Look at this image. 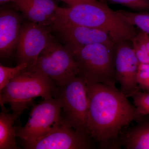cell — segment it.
Masks as SVG:
<instances>
[{
	"label": "cell",
	"instance_id": "cell-1",
	"mask_svg": "<svg viewBox=\"0 0 149 149\" xmlns=\"http://www.w3.org/2000/svg\"><path fill=\"white\" fill-rule=\"evenodd\" d=\"M86 82L89 101L88 134L101 146L108 147L123 128L143 116L115 85Z\"/></svg>",
	"mask_w": 149,
	"mask_h": 149
},
{
	"label": "cell",
	"instance_id": "cell-2",
	"mask_svg": "<svg viewBox=\"0 0 149 149\" xmlns=\"http://www.w3.org/2000/svg\"><path fill=\"white\" fill-rule=\"evenodd\" d=\"M77 25L99 29L109 35L115 44L131 42L139 31L105 4L83 3L68 8L58 7L52 27Z\"/></svg>",
	"mask_w": 149,
	"mask_h": 149
},
{
	"label": "cell",
	"instance_id": "cell-3",
	"mask_svg": "<svg viewBox=\"0 0 149 149\" xmlns=\"http://www.w3.org/2000/svg\"><path fill=\"white\" fill-rule=\"evenodd\" d=\"M57 88L54 82L47 75L28 67L10 80L0 92V103L10 104L11 109L20 114L28 108L33 99L41 97L52 98Z\"/></svg>",
	"mask_w": 149,
	"mask_h": 149
},
{
	"label": "cell",
	"instance_id": "cell-4",
	"mask_svg": "<svg viewBox=\"0 0 149 149\" xmlns=\"http://www.w3.org/2000/svg\"><path fill=\"white\" fill-rule=\"evenodd\" d=\"M115 45L95 44L70 51L78 64L80 75L86 81L115 85Z\"/></svg>",
	"mask_w": 149,
	"mask_h": 149
},
{
	"label": "cell",
	"instance_id": "cell-5",
	"mask_svg": "<svg viewBox=\"0 0 149 149\" xmlns=\"http://www.w3.org/2000/svg\"><path fill=\"white\" fill-rule=\"evenodd\" d=\"M58 87L54 97L58 98L61 102L66 122L75 130L89 136V101L85 78L81 75L76 76Z\"/></svg>",
	"mask_w": 149,
	"mask_h": 149
},
{
	"label": "cell",
	"instance_id": "cell-6",
	"mask_svg": "<svg viewBox=\"0 0 149 149\" xmlns=\"http://www.w3.org/2000/svg\"><path fill=\"white\" fill-rule=\"evenodd\" d=\"M33 68L53 80L58 86L80 75L79 66L72 52L54 38L43 49Z\"/></svg>",
	"mask_w": 149,
	"mask_h": 149
},
{
	"label": "cell",
	"instance_id": "cell-7",
	"mask_svg": "<svg viewBox=\"0 0 149 149\" xmlns=\"http://www.w3.org/2000/svg\"><path fill=\"white\" fill-rule=\"evenodd\" d=\"M62 105L59 99L54 97L45 100L34 107L25 125L15 126L16 137L22 143L35 142L53 130L64 120L62 117Z\"/></svg>",
	"mask_w": 149,
	"mask_h": 149
},
{
	"label": "cell",
	"instance_id": "cell-8",
	"mask_svg": "<svg viewBox=\"0 0 149 149\" xmlns=\"http://www.w3.org/2000/svg\"><path fill=\"white\" fill-rule=\"evenodd\" d=\"M52 30L50 27L29 21L22 24L17 47L18 64L35 66L40 53L53 38Z\"/></svg>",
	"mask_w": 149,
	"mask_h": 149
},
{
	"label": "cell",
	"instance_id": "cell-9",
	"mask_svg": "<svg viewBox=\"0 0 149 149\" xmlns=\"http://www.w3.org/2000/svg\"><path fill=\"white\" fill-rule=\"evenodd\" d=\"M91 137L72 128L64 119L56 128L32 143H22L28 149H89L92 148Z\"/></svg>",
	"mask_w": 149,
	"mask_h": 149
},
{
	"label": "cell",
	"instance_id": "cell-10",
	"mask_svg": "<svg viewBox=\"0 0 149 149\" xmlns=\"http://www.w3.org/2000/svg\"><path fill=\"white\" fill-rule=\"evenodd\" d=\"M130 44L121 42L114 46L116 79L120 84V91L128 98L140 90L137 80L140 63Z\"/></svg>",
	"mask_w": 149,
	"mask_h": 149
},
{
	"label": "cell",
	"instance_id": "cell-11",
	"mask_svg": "<svg viewBox=\"0 0 149 149\" xmlns=\"http://www.w3.org/2000/svg\"><path fill=\"white\" fill-rule=\"evenodd\" d=\"M51 27L64 41L65 46L71 51L93 44L115 45L109 35L99 29L71 24Z\"/></svg>",
	"mask_w": 149,
	"mask_h": 149
},
{
	"label": "cell",
	"instance_id": "cell-12",
	"mask_svg": "<svg viewBox=\"0 0 149 149\" xmlns=\"http://www.w3.org/2000/svg\"><path fill=\"white\" fill-rule=\"evenodd\" d=\"M21 17L11 9L3 8L0 12V54L8 58L17 48L22 26Z\"/></svg>",
	"mask_w": 149,
	"mask_h": 149
},
{
	"label": "cell",
	"instance_id": "cell-13",
	"mask_svg": "<svg viewBox=\"0 0 149 149\" xmlns=\"http://www.w3.org/2000/svg\"><path fill=\"white\" fill-rule=\"evenodd\" d=\"M16 7L29 21L51 27L58 7L54 0H15Z\"/></svg>",
	"mask_w": 149,
	"mask_h": 149
},
{
	"label": "cell",
	"instance_id": "cell-14",
	"mask_svg": "<svg viewBox=\"0 0 149 149\" xmlns=\"http://www.w3.org/2000/svg\"><path fill=\"white\" fill-rule=\"evenodd\" d=\"M20 113L13 112L7 113L3 111L0 114V149H17L14 123Z\"/></svg>",
	"mask_w": 149,
	"mask_h": 149
},
{
	"label": "cell",
	"instance_id": "cell-15",
	"mask_svg": "<svg viewBox=\"0 0 149 149\" xmlns=\"http://www.w3.org/2000/svg\"><path fill=\"white\" fill-rule=\"evenodd\" d=\"M123 144L128 149H149V123L138 125L128 131Z\"/></svg>",
	"mask_w": 149,
	"mask_h": 149
},
{
	"label": "cell",
	"instance_id": "cell-16",
	"mask_svg": "<svg viewBox=\"0 0 149 149\" xmlns=\"http://www.w3.org/2000/svg\"><path fill=\"white\" fill-rule=\"evenodd\" d=\"M130 43L140 63L149 64V34L140 30Z\"/></svg>",
	"mask_w": 149,
	"mask_h": 149
},
{
	"label": "cell",
	"instance_id": "cell-17",
	"mask_svg": "<svg viewBox=\"0 0 149 149\" xmlns=\"http://www.w3.org/2000/svg\"><path fill=\"white\" fill-rule=\"evenodd\" d=\"M117 11L123 18L130 24L149 34V12H133L124 10Z\"/></svg>",
	"mask_w": 149,
	"mask_h": 149
},
{
	"label": "cell",
	"instance_id": "cell-18",
	"mask_svg": "<svg viewBox=\"0 0 149 149\" xmlns=\"http://www.w3.org/2000/svg\"><path fill=\"white\" fill-rule=\"evenodd\" d=\"M29 65L27 63L18 64L15 67H8L0 65V92L11 80L26 69Z\"/></svg>",
	"mask_w": 149,
	"mask_h": 149
},
{
	"label": "cell",
	"instance_id": "cell-19",
	"mask_svg": "<svg viewBox=\"0 0 149 149\" xmlns=\"http://www.w3.org/2000/svg\"><path fill=\"white\" fill-rule=\"evenodd\" d=\"M134 106L142 116L149 115V92L139 91L132 96Z\"/></svg>",
	"mask_w": 149,
	"mask_h": 149
},
{
	"label": "cell",
	"instance_id": "cell-20",
	"mask_svg": "<svg viewBox=\"0 0 149 149\" xmlns=\"http://www.w3.org/2000/svg\"><path fill=\"white\" fill-rule=\"evenodd\" d=\"M114 3L125 6L137 12H149V1L148 0H109Z\"/></svg>",
	"mask_w": 149,
	"mask_h": 149
},
{
	"label": "cell",
	"instance_id": "cell-21",
	"mask_svg": "<svg viewBox=\"0 0 149 149\" xmlns=\"http://www.w3.org/2000/svg\"><path fill=\"white\" fill-rule=\"evenodd\" d=\"M137 80L140 89L149 92V64L140 63Z\"/></svg>",
	"mask_w": 149,
	"mask_h": 149
},
{
	"label": "cell",
	"instance_id": "cell-22",
	"mask_svg": "<svg viewBox=\"0 0 149 149\" xmlns=\"http://www.w3.org/2000/svg\"><path fill=\"white\" fill-rule=\"evenodd\" d=\"M67 4L69 7H72L77 5L79 4L83 3H90L93 4H99L101 2L97 0H59Z\"/></svg>",
	"mask_w": 149,
	"mask_h": 149
},
{
	"label": "cell",
	"instance_id": "cell-23",
	"mask_svg": "<svg viewBox=\"0 0 149 149\" xmlns=\"http://www.w3.org/2000/svg\"><path fill=\"white\" fill-rule=\"evenodd\" d=\"M15 1V0H0V3L2 4L3 3L9 2H14Z\"/></svg>",
	"mask_w": 149,
	"mask_h": 149
},
{
	"label": "cell",
	"instance_id": "cell-24",
	"mask_svg": "<svg viewBox=\"0 0 149 149\" xmlns=\"http://www.w3.org/2000/svg\"><path fill=\"white\" fill-rule=\"evenodd\" d=\"M148 1H149V0H148Z\"/></svg>",
	"mask_w": 149,
	"mask_h": 149
}]
</instances>
